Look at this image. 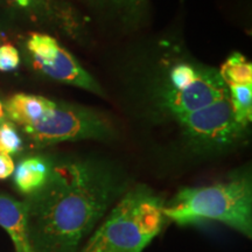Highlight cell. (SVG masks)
<instances>
[{
    "label": "cell",
    "instance_id": "6da1fadb",
    "mask_svg": "<svg viewBox=\"0 0 252 252\" xmlns=\"http://www.w3.org/2000/svg\"><path fill=\"white\" fill-rule=\"evenodd\" d=\"M128 189L117 166L90 157L53 161L47 184L24 201L36 252H78L110 206Z\"/></svg>",
    "mask_w": 252,
    "mask_h": 252
},
{
    "label": "cell",
    "instance_id": "7a4b0ae2",
    "mask_svg": "<svg viewBox=\"0 0 252 252\" xmlns=\"http://www.w3.org/2000/svg\"><path fill=\"white\" fill-rule=\"evenodd\" d=\"M166 219L178 225L220 222L252 236V182L248 171L237 172L224 181L202 187H186L163 208Z\"/></svg>",
    "mask_w": 252,
    "mask_h": 252
},
{
    "label": "cell",
    "instance_id": "3957f363",
    "mask_svg": "<svg viewBox=\"0 0 252 252\" xmlns=\"http://www.w3.org/2000/svg\"><path fill=\"white\" fill-rule=\"evenodd\" d=\"M165 202L147 186L128 188L78 252H143L161 232Z\"/></svg>",
    "mask_w": 252,
    "mask_h": 252
},
{
    "label": "cell",
    "instance_id": "277c9868",
    "mask_svg": "<svg viewBox=\"0 0 252 252\" xmlns=\"http://www.w3.org/2000/svg\"><path fill=\"white\" fill-rule=\"evenodd\" d=\"M21 130L32 145L45 147L63 141L109 140L115 128L109 118L94 109L48 99L40 117Z\"/></svg>",
    "mask_w": 252,
    "mask_h": 252
},
{
    "label": "cell",
    "instance_id": "5b68a950",
    "mask_svg": "<svg viewBox=\"0 0 252 252\" xmlns=\"http://www.w3.org/2000/svg\"><path fill=\"white\" fill-rule=\"evenodd\" d=\"M175 121L190 150L200 154L228 150L238 144L248 132L235 121L229 96Z\"/></svg>",
    "mask_w": 252,
    "mask_h": 252
},
{
    "label": "cell",
    "instance_id": "8992f818",
    "mask_svg": "<svg viewBox=\"0 0 252 252\" xmlns=\"http://www.w3.org/2000/svg\"><path fill=\"white\" fill-rule=\"evenodd\" d=\"M26 48L35 70L50 80L103 96L99 83L69 50L59 43L54 36L46 33H31Z\"/></svg>",
    "mask_w": 252,
    "mask_h": 252
},
{
    "label": "cell",
    "instance_id": "52a82bcc",
    "mask_svg": "<svg viewBox=\"0 0 252 252\" xmlns=\"http://www.w3.org/2000/svg\"><path fill=\"white\" fill-rule=\"evenodd\" d=\"M0 4L15 17L55 28L72 40H83L88 34L83 17L67 0H0Z\"/></svg>",
    "mask_w": 252,
    "mask_h": 252
},
{
    "label": "cell",
    "instance_id": "ba28073f",
    "mask_svg": "<svg viewBox=\"0 0 252 252\" xmlns=\"http://www.w3.org/2000/svg\"><path fill=\"white\" fill-rule=\"evenodd\" d=\"M229 96V89L219 70L203 67L196 80L178 93H158L159 108L178 119L188 113L202 110Z\"/></svg>",
    "mask_w": 252,
    "mask_h": 252
},
{
    "label": "cell",
    "instance_id": "9c48e42d",
    "mask_svg": "<svg viewBox=\"0 0 252 252\" xmlns=\"http://www.w3.org/2000/svg\"><path fill=\"white\" fill-rule=\"evenodd\" d=\"M0 226L7 232L15 252H36L27 223V208L24 201L0 191Z\"/></svg>",
    "mask_w": 252,
    "mask_h": 252
},
{
    "label": "cell",
    "instance_id": "30bf717a",
    "mask_svg": "<svg viewBox=\"0 0 252 252\" xmlns=\"http://www.w3.org/2000/svg\"><path fill=\"white\" fill-rule=\"evenodd\" d=\"M94 13L124 26H137L149 13L150 0H81Z\"/></svg>",
    "mask_w": 252,
    "mask_h": 252
},
{
    "label": "cell",
    "instance_id": "8fae6325",
    "mask_svg": "<svg viewBox=\"0 0 252 252\" xmlns=\"http://www.w3.org/2000/svg\"><path fill=\"white\" fill-rule=\"evenodd\" d=\"M52 169L53 160L48 157L25 158L14 168L13 182L15 188L26 197L37 193L47 184Z\"/></svg>",
    "mask_w": 252,
    "mask_h": 252
},
{
    "label": "cell",
    "instance_id": "7c38bea8",
    "mask_svg": "<svg viewBox=\"0 0 252 252\" xmlns=\"http://www.w3.org/2000/svg\"><path fill=\"white\" fill-rule=\"evenodd\" d=\"M228 89L235 121L248 128L252 119V84H232Z\"/></svg>",
    "mask_w": 252,
    "mask_h": 252
},
{
    "label": "cell",
    "instance_id": "4fadbf2b",
    "mask_svg": "<svg viewBox=\"0 0 252 252\" xmlns=\"http://www.w3.org/2000/svg\"><path fill=\"white\" fill-rule=\"evenodd\" d=\"M219 72L226 87L232 84H252V64L241 53L230 55Z\"/></svg>",
    "mask_w": 252,
    "mask_h": 252
},
{
    "label": "cell",
    "instance_id": "5bb4252c",
    "mask_svg": "<svg viewBox=\"0 0 252 252\" xmlns=\"http://www.w3.org/2000/svg\"><path fill=\"white\" fill-rule=\"evenodd\" d=\"M24 149V140L19 133L17 125L7 118L0 123V153L13 154L20 153Z\"/></svg>",
    "mask_w": 252,
    "mask_h": 252
},
{
    "label": "cell",
    "instance_id": "9a60e30c",
    "mask_svg": "<svg viewBox=\"0 0 252 252\" xmlns=\"http://www.w3.org/2000/svg\"><path fill=\"white\" fill-rule=\"evenodd\" d=\"M20 65L19 50L11 43L0 45V71L11 72L17 70Z\"/></svg>",
    "mask_w": 252,
    "mask_h": 252
},
{
    "label": "cell",
    "instance_id": "2e32d148",
    "mask_svg": "<svg viewBox=\"0 0 252 252\" xmlns=\"http://www.w3.org/2000/svg\"><path fill=\"white\" fill-rule=\"evenodd\" d=\"M14 168L15 165L12 157L8 154L0 153V180H5L13 175Z\"/></svg>",
    "mask_w": 252,
    "mask_h": 252
},
{
    "label": "cell",
    "instance_id": "e0dca14e",
    "mask_svg": "<svg viewBox=\"0 0 252 252\" xmlns=\"http://www.w3.org/2000/svg\"><path fill=\"white\" fill-rule=\"evenodd\" d=\"M2 39H4V35H2V32L0 31V42H1Z\"/></svg>",
    "mask_w": 252,
    "mask_h": 252
}]
</instances>
